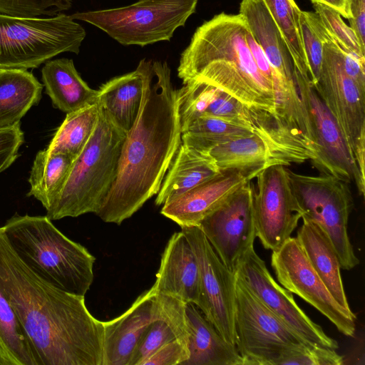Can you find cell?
Returning <instances> with one entry per match:
<instances>
[{
    "mask_svg": "<svg viewBox=\"0 0 365 365\" xmlns=\"http://www.w3.org/2000/svg\"><path fill=\"white\" fill-rule=\"evenodd\" d=\"M0 288L14 308L41 365H102L104 324L83 296L60 290L18 257L0 227Z\"/></svg>",
    "mask_w": 365,
    "mask_h": 365,
    "instance_id": "6da1fadb",
    "label": "cell"
},
{
    "mask_svg": "<svg viewBox=\"0 0 365 365\" xmlns=\"http://www.w3.org/2000/svg\"><path fill=\"white\" fill-rule=\"evenodd\" d=\"M182 143L178 90L166 62L153 61L138 118L127 133L115 180L96 215L121 224L155 195Z\"/></svg>",
    "mask_w": 365,
    "mask_h": 365,
    "instance_id": "7a4b0ae2",
    "label": "cell"
},
{
    "mask_svg": "<svg viewBox=\"0 0 365 365\" xmlns=\"http://www.w3.org/2000/svg\"><path fill=\"white\" fill-rule=\"evenodd\" d=\"M248 29L240 14L222 12L205 21L182 53L178 76L182 83L195 78L230 94L248 108L272 116L292 135L281 120L275 87L259 71L248 47Z\"/></svg>",
    "mask_w": 365,
    "mask_h": 365,
    "instance_id": "3957f363",
    "label": "cell"
},
{
    "mask_svg": "<svg viewBox=\"0 0 365 365\" xmlns=\"http://www.w3.org/2000/svg\"><path fill=\"white\" fill-rule=\"evenodd\" d=\"M2 230L14 252L36 276L60 290L85 296L93 281L96 259L46 215H15Z\"/></svg>",
    "mask_w": 365,
    "mask_h": 365,
    "instance_id": "277c9868",
    "label": "cell"
},
{
    "mask_svg": "<svg viewBox=\"0 0 365 365\" xmlns=\"http://www.w3.org/2000/svg\"><path fill=\"white\" fill-rule=\"evenodd\" d=\"M126 135L100 106L91 137L74 160L61 191L46 210L51 220L97 213L115 180Z\"/></svg>",
    "mask_w": 365,
    "mask_h": 365,
    "instance_id": "5b68a950",
    "label": "cell"
},
{
    "mask_svg": "<svg viewBox=\"0 0 365 365\" xmlns=\"http://www.w3.org/2000/svg\"><path fill=\"white\" fill-rule=\"evenodd\" d=\"M86 35L63 13L38 18L0 14V70L34 68L62 53L78 54Z\"/></svg>",
    "mask_w": 365,
    "mask_h": 365,
    "instance_id": "8992f818",
    "label": "cell"
},
{
    "mask_svg": "<svg viewBox=\"0 0 365 365\" xmlns=\"http://www.w3.org/2000/svg\"><path fill=\"white\" fill-rule=\"evenodd\" d=\"M198 0H138L123 7L77 12L74 20L89 23L122 45L145 46L170 41L195 12Z\"/></svg>",
    "mask_w": 365,
    "mask_h": 365,
    "instance_id": "52a82bcc",
    "label": "cell"
},
{
    "mask_svg": "<svg viewBox=\"0 0 365 365\" xmlns=\"http://www.w3.org/2000/svg\"><path fill=\"white\" fill-rule=\"evenodd\" d=\"M291 187L302 219L319 225L327 235L341 265L349 270L359 263L348 235L354 207L349 183L333 176L297 173L287 168Z\"/></svg>",
    "mask_w": 365,
    "mask_h": 365,
    "instance_id": "ba28073f",
    "label": "cell"
},
{
    "mask_svg": "<svg viewBox=\"0 0 365 365\" xmlns=\"http://www.w3.org/2000/svg\"><path fill=\"white\" fill-rule=\"evenodd\" d=\"M235 322L236 347L244 365H273L290 349L314 345L273 313L237 271Z\"/></svg>",
    "mask_w": 365,
    "mask_h": 365,
    "instance_id": "9c48e42d",
    "label": "cell"
},
{
    "mask_svg": "<svg viewBox=\"0 0 365 365\" xmlns=\"http://www.w3.org/2000/svg\"><path fill=\"white\" fill-rule=\"evenodd\" d=\"M313 86L339 127L354 160L356 177L358 173L364 178L365 90L344 71L327 30L320 73Z\"/></svg>",
    "mask_w": 365,
    "mask_h": 365,
    "instance_id": "30bf717a",
    "label": "cell"
},
{
    "mask_svg": "<svg viewBox=\"0 0 365 365\" xmlns=\"http://www.w3.org/2000/svg\"><path fill=\"white\" fill-rule=\"evenodd\" d=\"M286 167L274 165L263 169L253 188L256 237L272 251L291 237L302 219Z\"/></svg>",
    "mask_w": 365,
    "mask_h": 365,
    "instance_id": "8fae6325",
    "label": "cell"
},
{
    "mask_svg": "<svg viewBox=\"0 0 365 365\" xmlns=\"http://www.w3.org/2000/svg\"><path fill=\"white\" fill-rule=\"evenodd\" d=\"M271 266L277 279L325 316L344 335L353 336L356 316L347 312L334 299L311 265L297 237H290L272 251Z\"/></svg>",
    "mask_w": 365,
    "mask_h": 365,
    "instance_id": "7c38bea8",
    "label": "cell"
},
{
    "mask_svg": "<svg viewBox=\"0 0 365 365\" xmlns=\"http://www.w3.org/2000/svg\"><path fill=\"white\" fill-rule=\"evenodd\" d=\"M197 258L205 303L203 315L228 342L236 346L235 278L198 225L182 227Z\"/></svg>",
    "mask_w": 365,
    "mask_h": 365,
    "instance_id": "4fadbf2b",
    "label": "cell"
},
{
    "mask_svg": "<svg viewBox=\"0 0 365 365\" xmlns=\"http://www.w3.org/2000/svg\"><path fill=\"white\" fill-rule=\"evenodd\" d=\"M253 188L252 180L242 185L198 225L221 261L233 272L254 247Z\"/></svg>",
    "mask_w": 365,
    "mask_h": 365,
    "instance_id": "5bb4252c",
    "label": "cell"
},
{
    "mask_svg": "<svg viewBox=\"0 0 365 365\" xmlns=\"http://www.w3.org/2000/svg\"><path fill=\"white\" fill-rule=\"evenodd\" d=\"M294 79L311 122L317 150V157L310 161L312 167L322 175L349 184L355 180L356 170L339 127L315 90L309 76L294 68Z\"/></svg>",
    "mask_w": 365,
    "mask_h": 365,
    "instance_id": "9a60e30c",
    "label": "cell"
},
{
    "mask_svg": "<svg viewBox=\"0 0 365 365\" xmlns=\"http://www.w3.org/2000/svg\"><path fill=\"white\" fill-rule=\"evenodd\" d=\"M237 271L258 298L300 336L312 344L336 350L337 341L306 314L292 292L274 279L254 247L245 255Z\"/></svg>",
    "mask_w": 365,
    "mask_h": 365,
    "instance_id": "2e32d148",
    "label": "cell"
},
{
    "mask_svg": "<svg viewBox=\"0 0 365 365\" xmlns=\"http://www.w3.org/2000/svg\"><path fill=\"white\" fill-rule=\"evenodd\" d=\"M240 14L245 19L277 76L282 111L291 116L299 115L303 112V106L294 79L293 61L264 0H242Z\"/></svg>",
    "mask_w": 365,
    "mask_h": 365,
    "instance_id": "e0dca14e",
    "label": "cell"
},
{
    "mask_svg": "<svg viewBox=\"0 0 365 365\" xmlns=\"http://www.w3.org/2000/svg\"><path fill=\"white\" fill-rule=\"evenodd\" d=\"M262 169H226L163 205L160 213L180 227L199 225L232 193L255 178Z\"/></svg>",
    "mask_w": 365,
    "mask_h": 365,
    "instance_id": "ac0fdd59",
    "label": "cell"
},
{
    "mask_svg": "<svg viewBox=\"0 0 365 365\" xmlns=\"http://www.w3.org/2000/svg\"><path fill=\"white\" fill-rule=\"evenodd\" d=\"M153 287L156 293L192 304L203 312L205 303L198 262L182 231L175 232L169 239Z\"/></svg>",
    "mask_w": 365,
    "mask_h": 365,
    "instance_id": "d6986e66",
    "label": "cell"
},
{
    "mask_svg": "<svg viewBox=\"0 0 365 365\" xmlns=\"http://www.w3.org/2000/svg\"><path fill=\"white\" fill-rule=\"evenodd\" d=\"M152 287L140 294L121 315L104 324L102 365H130L137 346L157 319Z\"/></svg>",
    "mask_w": 365,
    "mask_h": 365,
    "instance_id": "ffe728a7",
    "label": "cell"
},
{
    "mask_svg": "<svg viewBox=\"0 0 365 365\" xmlns=\"http://www.w3.org/2000/svg\"><path fill=\"white\" fill-rule=\"evenodd\" d=\"M152 63L153 61L142 59L135 71L110 79L98 90V103L126 133L138 118L146 76Z\"/></svg>",
    "mask_w": 365,
    "mask_h": 365,
    "instance_id": "44dd1931",
    "label": "cell"
},
{
    "mask_svg": "<svg viewBox=\"0 0 365 365\" xmlns=\"http://www.w3.org/2000/svg\"><path fill=\"white\" fill-rule=\"evenodd\" d=\"M302 220L297 239L305 255L334 299L347 312L354 314L344 288L339 258L329 237L316 223Z\"/></svg>",
    "mask_w": 365,
    "mask_h": 365,
    "instance_id": "7402d4cb",
    "label": "cell"
},
{
    "mask_svg": "<svg viewBox=\"0 0 365 365\" xmlns=\"http://www.w3.org/2000/svg\"><path fill=\"white\" fill-rule=\"evenodd\" d=\"M41 75L53 106L64 113L98 102V91L89 87L82 79L72 59L63 58L46 61Z\"/></svg>",
    "mask_w": 365,
    "mask_h": 365,
    "instance_id": "603a6c76",
    "label": "cell"
},
{
    "mask_svg": "<svg viewBox=\"0 0 365 365\" xmlns=\"http://www.w3.org/2000/svg\"><path fill=\"white\" fill-rule=\"evenodd\" d=\"M220 172L208 152L181 143L157 193L161 205L210 179Z\"/></svg>",
    "mask_w": 365,
    "mask_h": 365,
    "instance_id": "cb8c5ba5",
    "label": "cell"
},
{
    "mask_svg": "<svg viewBox=\"0 0 365 365\" xmlns=\"http://www.w3.org/2000/svg\"><path fill=\"white\" fill-rule=\"evenodd\" d=\"M190 356L182 365H244L235 345L226 341L192 304L186 306Z\"/></svg>",
    "mask_w": 365,
    "mask_h": 365,
    "instance_id": "d4e9b609",
    "label": "cell"
},
{
    "mask_svg": "<svg viewBox=\"0 0 365 365\" xmlns=\"http://www.w3.org/2000/svg\"><path fill=\"white\" fill-rule=\"evenodd\" d=\"M43 85L26 69L0 70V129L19 124L41 98Z\"/></svg>",
    "mask_w": 365,
    "mask_h": 365,
    "instance_id": "484cf974",
    "label": "cell"
},
{
    "mask_svg": "<svg viewBox=\"0 0 365 365\" xmlns=\"http://www.w3.org/2000/svg\"><path fill=\"white\" fill-rule=\"evenodd\" d=\"M209 153L220 170H263L271 165H282L274 148L257 134L220 144Z\"/></svg>",
    "mask_w": 365,
    "mask_h": 365,
    "instance_id": "4316f807",
    "label": "cell"
},
{
    "mask_svg": "<svg viewBox=\"0 0 365 365\" xmlns=\"http://www.w3.org/2000/svg\"><path fill=\"white\" fill-rule=\"evenodd\" d=\"M76 158L65 153H51L46 149L36 154L31 167L29 196L47 210L63 187Z\"/></svg>",
    "mask_w": 365,
    "mask_h": 365,
    "instance_id": "83f0119b",
    "label": "cell"
},
{
    "mask_svg": "<svg viewBox=\"0 0 365 365\" xmlns=\"http://www.w3.org/2000/svg\"><path fill=\"white\" fill-rule=\"evenodd\" d=\"M0 356L7 365H41L24 328L1 288Z\"/></svg>",
    "mask_w": 365,
    "mask_h": 365,
    "instance_id": "f1b7e54d",
    "label": "cell"
},
{
    "mask_svg": "<svg viewBox=\"0 0 365 365\" xmlns=\"http://www.w3.org/2000/svg\"><path fill=\"white\" fill-rule=\"evenodd\" d=\"M98 103L66 113L46 150L51 153L68 154L75 158L82 152L98 120Z\"/></svg>",
    "mask_w": 365,
    "mask_h": 365,
    "instance_id": "f546056e",
    "label": "cell"
},
{
    "mask_svg": "<svg viewBox=\"0 0 365 365\" xmlns=\"http://www.w3.org/2000/svg\"><path fill=\"white\" fill-rule=\"evenodd\" d=\"M255 134L242 125L203 114L182 133V143L198 150L208 152L227 142Z\"/></svg>",
    "mask_w": 365,
    "mask_h": 365,
    "instance_id": "4dcf8cb0",
    "label": "cell"
},
{
    "mask_svg": "<svg viewBox=\"0 0 365 365\" xmlns=\"http://www.w3.org/2000/svg\"><path fill=\"white\" fill-rule=\"evenodd\" d=\"M287 45L294 68L310 77L300 27L301 11L294 0H264Z\"/></svg>",
    "mask_w": 365,
    "mask_h": 365,
    "instance_id": "1f68e13d",
    "label": "cell"
},
{
    "mask_svg": "<svg viewBox=\"0 0 365 365\" xmlns=\"http://www.w3.org/2000/svg\"><path fill=\"white\" fill-rule=\"evenodd\" d=\"M217 88L192 78L178 90V115L182 133L197 118L203 115L215 96Z\"/></svg>",
    "mask_w": 365,
    "mask_h": 365,
    "instance_id": "d6a6232c",
    "label": "cell"
},
{
    "mask_svg": "<svg viewBox=\"0 0 365 365\" xmlns=\"http://www.w3.org/2000/svg\"><path fill=\"white\" fill-rule=\"evenodd\" d=\"M299 21L310 80L314 85L321 70L327 30L316 12L301 11Z\"/></svg>",
    "mask_w": 365,
    "mask_h": 365,
    "instance_id": "836d02e7",
    "label": "cell"
},
{
    "mask_svg": "<svg viewBox=\"0 0 365 365\" xmlns=\"http://www.w3.org/2000/svg\"><path fill=\"white\" fill-rule=\"evenodd\" d=\"M71 6V0H0V14L21 18L52 17Z\"/></svg>",
    "mask_w": 365,
    "mask_h": 365,
    "instance_id": "e575fe53",
    "label": "cell"
},
{
    "mask_svg": "<svg viewBox=\"0 0 365 365\" xmlns=\"http://www.w3.org/2000/svg\"><path fill=\"white\" fill-rule=\"evenodd\" d=\"M315 12L331 36L360 60L365 61V49L356 34L343 21L341 16L332 9L320 4H313Z\"/></svg>",
    "mask_w": 365,
    "mask_h": 365,
    "instance_id": "d590c367",
    "label": "cell"
},
{
    "mask_svg": "<svg viewBox=\"0 0 365 365\" xmlns=\"http://www.w3.org/2000/svg\"><path fill=\"white\" fill-rule=\"evenodd\" d=\"M344 357L336 349L316 345L292 349L277 359L273 365H341Z\"/></svg>",
    "mask_w": 365,
    "mask_h": 365,
    "instance_id": "8d00e7d4",
    "label": "cell"
},
{
    "mask_svg": "<svg viewBox=\"0 0 365 365\" xmlns=\"http://www.w3.org/2000/svg\"><path fill=\"white\" fill-rule=\"evenodd\" d=\"M175 339L176 337L171 327L163 319H155L140 339L130 365H142L160 347Z\"/></svg>",
    "mask_w": 365,
    "mask_h": 365,
    "instance_id": "74e56055",
    "label": "cell"
},
{
    "mask_svg": "<svg viewBox=\"0 0 365 365\" xmlns=\"http://www.w3.org/2000/svg\"><path fill=\"white\" fill-rule=\"evenodd\" d=\"M189 356L188 344L175 339L160 347L142 365H182Z\"/></svg>",
    "mask_w": 365,
    "mask_h": 365,
    "instance_id": "f35d334b",
    "label": "cell"
},
{
    "mask_svg": "<svg viewBox=\"0 0 365 365\" xmlns=\"http://www.w3.org/2000/svg\"><path fill=\"white\" fill-rule=\"evenodd\" d=\"M23 143L24 133L20 123L0 129V173L19 157V150Z\"/></svg>",
    "mask_w": 365,
    "mask_h": 365,
    "instance_id": "ab89813d",
    "label": "cell"
},
{
    "mask_svg": "<svg viewBox=\"0 0 365 365\" xmlns=\"http://www.w3.org/2000/svg\"><path fill=\"white\" fill-rule=\"evenodd\" d=\"M245 36L248 47L251 51V53L258 69L262 73V74L275 87L277 90L279 109V93L277 76L273 69L272 68L262 47L255 38L254 36L252 35V32L250 30V28L247 31Z\"/></svg>",
    "mask_w": 365,
    "mask_h": 365,
    "instance_id": "60d3db41",
    "label": "cell"
},
{
    "mask_svg": "<svg viewBox=\"0 0 365 365\" xmlns=\"http://www.w3.org/2000/svg\"><path fill=\"white\" fill-rule=\"evenodd\" d=\"M350 27L365 49V0H351Z\"/></svg>",
    "mask_w": 365,
    "mask_h": 365,
    "instance_id": "b9f144b4",
    "label": "cell"
},
{
    "mask_svg": "<svg viewBox=\"0 0 365 365\" xmlns=\"http://www.w3.org/2000/svg\"><path fill=\"white\" fill-rule=\"evenodd\" d=\"M312 4H320L338 12L347 19L351 18V0H310Z\"/></svg>",
    "mask_w": 365,
    "mask_h": 365,
    "instance_id": "7bdbcfd3",
    "label": "cell"
},
{
    "mask_svg": "<svg viewBox=\"0 0 365 365\" xmlns=\"http://www.w3.org/2000/svg\"><path fill=\"white\" fill-rule=\"evenodd\" d=\"M0 365H7V363L4 360V359L0 356Z\"/></svg>",
    "mask_w": 365,
    "mask_h": 365,
    "instance_id": "ee69618b",
    "label": "cell"
}]
</instances>
